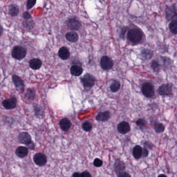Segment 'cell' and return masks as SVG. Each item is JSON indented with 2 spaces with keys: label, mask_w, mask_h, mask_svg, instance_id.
<instances>
[{
  "label": "cell",
  "mask_w": 177,
  "mask_h": 177,
  "mask_svg": "<svg viewBox=\"0 0 177 177\" xmlns=\"http://www.w3.org/2000/svg\"><path fill=\"white\" fill-rule=\"evenodd\" d=\"M142 32L139 29H132L128 32L127 38L132 43H138L142 40Z\"/></svg>",
  "instance_id": "1"
},
{
  "label": "cell",
  "mask_w": 177,
  "mask_h": 177,
  "mask_svg": "<svg viewBox=\"0 0 177 177\" xmlns=\"http://www.w3.org/2000/svg\"><path fill=\"white\" fill-rule=\"evenodd\" d=\"M26 54L27 50L26 49L20 46L14 47L11 51L12 57L17 60H21L24 59L26 57Z\"/></svg>",
  "instance_id": "2"
},
{
  "label": "cell",
  "mask_w": 177,
  "mask_h": 177,
  "mask_svg": "<svg viewBox=\"0 0 177 177\" xmlns=\"http://www.w3.org/2000/svg\"><path fill=\"white\" fill-rule=\"evenodd\" d=\"M81 82L85 89H90L95 84L96 79L91 74H87L81 78Z\"/></svg>",
  "instance_id": "3"
},
{
  "label": "cell",
  "mask_w": 177,
  "mask_h": 177,
  "mask_svg": "<svg viewBox=\"0 0 177 177\" xmlns=\"http://www.w3.org/2000/svg\"><path fill=\"white\" fill-rule=\"evenodd\" d=\"M141 91L144 95L148 98H151L154 95V87L150 82H145L142 85Z\"/></svg>",
  "instance_id": "4"
},
{
  "label": "cell",
  "mask_w": 177,
  "mask_h": 177,
  "mask_svg": "<svg viewBox=\"0 0 177 177\" xmlns=\"http://www.w3.org/2000/svg\"><path fill=\"white\" fill-rule=\"evenodd\" d=\"M113 62L112 59L108 56H104L100 60V66L104 70H110L113 66Z\"/></svg>",
  "instance_id": "5"
},
{
  "label": "cell",
  "mask_w": 177,
  "mask_h": 177,
  "mask_svg": "<svg viewBox=\"0 0 177 177\" xmlns=\"http://www.w3.org/2000/svg\"><path fill=\"white\" fill-rule=\"evenodd\" d=\"M172 85L171 83H165L162 85L158 89L160 95L168 96L172 94Z\"/></svg>",
  "instance_id": "6"
},
{
  "label": "cell",
  "mask_w": 177,
  "mask_h": 177,
  "mask_svg": "<svg viewBox=\"0 0 177 177\" xmlns=\"http://www.w3.org/2000/svg\"><path fill=\"white\" fill-rule=\"evenodd\" d=\"M67 25L72 30H78L82 27V23L78 19L75 18H69L67 21Z\"/></svg>",
  "instance_id": "7"
},
{
  "label": "cell",
  "mask_w": 177,
  "mask_h": 177,
  "mask_svg": "<svg viewBox=\"0 0 177 177\" xmlns=\"http://www.w3.org/2000/svg\"><path fill=\"white\" fill-rule=\"evenodd\" d=\"M33 161L35 164L43 166L46 164L47 159L46 155L42 153H37L34 155Z\"/></svg>",
  "instance_id": "8"
},
{
  "label": "cell",
  "mask_w": 177,
  "mask_h": 177,
  "mask_svg": "<svg viewBox=\"0 0 177 177\" xmlns=\"http://www.w3.org/2000/svg\"><path fill=\"white\" fill-rule=\"evenodd\" d=\"M18 139L21 144L28 145L33 143L30 135L27 132H21L19 134Z\"/></svg>",
  "instance_id": "9"
},
{
  "label": "cell",
  "mask_w": 177,
  "mask_h": 177,
  "mask_svg": "<svg viewBox=\"0 0 177 177\" xmlns=\"http://www.w3.org/2000/svg\"><path fill=\"white\" fill-rule=\"evenodd\" d=\"M3 107L7 109H13L17 106V99L15 97H11L10 99H5L2 103Z\"/></svg>",
  "instance_id": "10"
},
{
  "label": "cell",
  "mask_w": 177,
  "mask_h": 177,
  "mask_svg": "<svg viewBox=\"0 0 177 177\" xmlns=\"http://www.w3.org/2000/svg\"><path fill=\"white\" fill-rule=\"evenodd\" d=\"M131 130V126L127 122L122 121L117 125V131L122 134H126Z\"/></svg>",
  "instance_id": "11"
},
{
  "label": "cell",
  "mask_w": 177,
  "mask_h": 177,
  "mask_svg": "<svg viewBox=\"0 0 177 177\" xmlns=\"http://www.w3.org/2000/svg\"><path fill=\"white\" fill-rule=\"evenodd\" d=\"M12 80L15 86L17 89L22 90L24 88V83L23 80L16 75H13L12 76Z\"/></svg>",
  "instance_id": "12"
},
{
  "label": "cell",
  "mask_w": 177,
  "mask_h": 177,
  "mask_svg": "<svg viewBox=\"0 0 177 177\" xmlns=\"http://www.w3.org/2000/svg\"><path fill=\"white\" fill-rule=\"evenodd\" d=\"M29 153L28 148L24 146H19L15 151L16 155L20 158H24L27 156Z\"/></svg>",
  "instance_id": "13"
},
{
  "label": "cell",
  "mask_w": 177,
  "mask_h": 177,
  "mask_svg": "<svg viewBox=\"0 0 177 177\" xmlns=\"http://www.w3.org/2000/svg\"><path fill=\"white\" fill-rule=\"evenodd\" d=\"M60 127L62 131L64 132H68L69 131L71 126V121L68 118H65L62 119L60 121Z\"/></svg>",
  "instance_id": "14"
},
{
  "label": "cell",
  "mask_w": 177,
  "mask_h": 177,
  "mask_svg": "<svg viewBox=\"0 0 177 177\" xmlns=\"http://www.w3.org/2000/svg\"><path fill=\"white\" fill-rule=\"evenodd\" d=\"M58 56L62 60H66L70 57V52L67 47H62L58 51Z\"/></svg>",
  "instance_id": "15"
},
{
  "label": "cell",
  "mask_w": 177,
  "mask_h": 177,
  "mask_svg": "<svg viewBox=\"0 0 177 177\" xmlns=\"http://www.w3.org/2000/svg\"><path fill=\"white\" fill-rule=\"evenodd\" d=\"M166 18L168 20H170L177 16L175 7L174 6L168 7L166 10Z\"/></svg>",
  "instance_id": "16"
},
{
  "label": "cell",
  "mask_w": 177,
  "mask_h": 177,
  "mask_svg": "<svg viewBox=\"0 0 177 177\" xmlns=\"http://www.w3.org/2000/svg\"><path fill=\"white\" fill-rule=\"evenodd\" d=\"M42 62L41 60L38 58H34L31 60L29 62V66L34 70H37L41 67Z\"/></svg>",
  "instance_id": "17"
},
{
  "label": "cell",
  "mask_w": 177,
  "mask_h": 177,
  "mask_svg": "<svg viewBox=\"0 0 177 177\" xmlns=\"http://www.w3.org/2000/svg\"><path fill=\"white\" fill-rule=\"evenodd\" d=\"M110 113L108 111L100 112L96 116V120L98 121L105 122L110 119Z\"/></svg>",
  "instance_id": "18"
},
{
  "label": "cell",
  "mask_w": 177,
  "mask_h": 177,
  "mask_svg": "<svg viewBox=\"0 0 177 177\" xmlns=\"http://www.w3.org/2000/svg\"><path fill=\"white\" fill-rule=\"evenodd\" d=\"M114 168L116 173L119 174L125 171V166L123 162L121 161L120 160H116L114 165Z\"/></svg>",
  "instance_id": "19"
},
{
  "label": "cell",
  "mask_w": 177,
  "mask_h": 177,
  "mask_svg": "<svg viewBox=\"0 0 177 177\" xmlns=\"http://www.w3.org/2000/svg\"><path fill=\"white\" fill-rule=\"evenodd\" d=\"M65 38L67 40L71 43H75L78 40V35L77 33L74 31L69 32L65 34Z\"/></svg>",
  "instance_id": "20"
},
{
  "label": "cell",
  "mask_w": 177,
  "mask_h": 177,
  "mask_svg": "<svg viewBox=\"0 0 177 177\" xmlns=\"http://www.w3.org/2000/svg\"><path fill=\"white\" fill-rule=\"evenodd\" d=\"M142 150L143 149L142 147L139 145H137L132 150V155L135 158L138 160L141 158L142 156Z\"/></svg>",
  "instance_id": "21"
},
{
  "label": "cell",
  "mask_w": 177,
  "mask_h": 177,
  "mask_svg": "<svg viewBox=\"0 0 177 177\" xmlns=\"http://www.w3.org/2000/svg\"><path fill=\"white\" fill-rule=\"evenodd\" d=\"M83 69L80 66L74 65L71 67V74L75 76H79L82 75V74L83 73Z\"/></svg>",
  "instance_id": "22"
},
{
  "label": "cell",
  "mask_w": 177,
  "mask_h": 177,
  "mask_svg": "<svg viewBox=\"0 0 177 177\" xmlns=\"http://www.w3.org/2000/svg\"><path fill=\"white\" fill-rule=\"evenodd\" d=\"M8 13L12 17L17 16L19 13V8L16 4H11L9 6Z\"/></svg>",
  "instance_id": "23"
},
{
  "label": "cell",
  "mask_w": 177,
  "mask_h": 177,
  "mask_svg": "<svg viewBox=\"0 0 177 177\" xmlns=\"http://www.w3.org/2000/svg\"><path fill=\"white\" fill-rule=\"evenodd\" d=\"M141 54L142 57L145 60H150L153 56V51L149 49H144L141 51Z\"/></svg>",
  "instance_id": "24"
},
{
  "label": "cell",
  "mask_w": 177,
  "mask_h": 177,
  "mask_svg": "<svg viewBox=\"0 0 177 177\" xmlns=\"http://www.w3.org/2000/svg\"><path fill=\"white\" fill-rule=\"evenodd\" d=\"M110 90L113 92H116L117 91H118L121 88L120 82L117 80H114L111 83V85H110Z\"/></svg>",
  "instance_id": "25"
},
{
  "label": "cell",
  "mask_w": 177,
  "mask_h": 177,
  "mask_svg": "<svg viewBox=\"0 0 177 177\" xmlns=\"http://www.w3.org/2000/svg\"><path fill=\"white\" fill-rule=\"evenodd\" d=\"M35 96V91L34 90L29 89L26 91V94H25V97L28 100L32 101L34 99Z\"/></svg>",
  "instance_id": "26"
},
{
  "label": "cell",
  "mask_w": 177,
  "mask_h": 177,
  "mask_svg": "<svg viewBox=\"0 0 177 177\" xmlns=\"http://www.w3.org/2000/svg\"><path fill=\"white\" fill-rule=\"evenodd\" d=\"M169 29L171 32L174 34H177V20H172L169 26Z\"/></svg>",
  "instance_id": "27"
},
{
  "label": "cell",
  "mask_w": 177,
  "mask_h": 177,
  "mask_svg": "<svg viewBox=\"0 0 177 177\" xmlns=\"http://www.w3.org/2000/svg\"><path fill=\"white\" fill-rule=\"evenodd\" d=\"M154 130L157 133H161L165 130V126L162 123H155L154 125Z\"/></svg>",
  "instance_id": "28"
},
{
  "label": "cell",
  "mask_w": 177,
  "mask_h": 177,
  "mask_svg": "<svg viewBox=\"0 0 177 177\" xmlns=\"http://www.w3.org/2000/svg\"><path fill=\"white\" fill-rule=\"evenodd\" d=\"M151 67L152 69L155 72L158 73L160 72V69H161V65L157 61L153 60L152 61L151 64Z\"/></svg>",
  "instance_id": "29"
},
{
  "label": "cell",
  "mask_w": 177,
  "mask_h": 177,
  "mask_svg": "<svg viewBox=\"0 0 177 177\" xmlns=\"http://www.w3.org/2000/svg\"><path fill=\"white\" fill-rule=\"evenodd\" d=\"M147 122L144 119H139L136 121V124L140 127L141 129L147 128Z\"/></svg>",
  "instance_id": "30"
},
{
  "label": "cell",
  "mask_w": 177,
  "mask_h": 177,
  "mask_svg": "<svg viewBox=\"0 0 177 177\" xmlns=\"http://www.w3.org/2000/svg\"><path fill=\"white\" fill-rule=\"evenodd\" d=\"M92 125L90 122L86 121L82 124V129L85 132H89L92 129Z\"/></svg>",
  "instance_id": "31"
},
{
  "label": "cell",
  "mask_w": 177,
  "mask_h": 177,
  "mask_svg": "<svg viewBox=\"0 0 177 177\" xmlns=\"http://www.w3.org/2000/svg\"><path fill=\"white\" fill-rule=\"evenodd\" d=\"M24 27L28 29H32L34 26V23L32 20H25L23 23Z\"/></svg>",
  "instance_id": "32"
},
{
  "label": "cell",
  "mask_w": 177,
  "mask_h": 177,
  "mask_svg": "<svg viewBox=\"0 0 177 177\" xmlns=\"http://www.w3.org/2000/svg\"><path fill=\"white\" fill-rule=\"evenodd\" d=\"M36 2H37V0H28L27 5H26L28 10L31 9L35 5Z\"/></svg>",
  "instance_id": "33"
},
{
  "label": "cell",
  "mask_w": 177,
  "mask_h": 177,
  "mask_svg": "<svg viewBox=\"0 0 177 177\" xmlns=\"http://www.w3.org/2000/svg\"><path fill=\"white\" fill-rule=\"evenodd\" d=\"M102 164H103V162H102V160H101L99 158H95L94 161V165L97 167H100L102 166Z\"/></svg>",
  "instance_id": "34"
},
{
  "label": "cell",
  "mask_w": 177,
  "mask_h": 177,
  "mask_svg": "<svg viewBox=\"0 0 177 177\" xmlns=\"http://www.w3.org/2000/svg\"><path fill=\"white\" fill-rule=\"evenodd\" d=\"M23 17L24 20H29L32 18V16L28 11H25L23 13Z\"/></svg>",
  "instance_id": "35"
},
{
  "label": "cell",
  "mask_w": 177,
  "mask_h": 177,
  "mask_svg": "<svg viewBox=\"0 0 177 177\" xmlns=\"http://www.w3.org/2000/svg\"><path fill=\"white\" fill-rule=\"evenodd\" d=\"M81 175V177H92L91 174H90L88 171H84L82 172Z\"/></svg>",
  "instance_id": "36"
},
{
  "label": "cell",
  "mask_w": 177,
  "mask_h": 177,
  "mask_svg": "<svg viewBox=\"0 0 177 177\" xmlns=\"http://www.w3.org/2000/svg\"><path fill=\"white\" fill-rule=\"evenodd\" d=\"M118 177H131V176L128 172L123 171L118 174Z\"/></svg>",
  "instance_id": "37"
},
{
  "label": "cell",
  "mask_w": 177,
  "mask_h": 177,
  "mask_svg": "<svg viewBox=\"0 0 177 177\" xmlns=\"http://www.w3.org/2000/svg\"><path fill=\"white\" fill-rule=\"evenodd\" d=\"M126 31H127V29H126V27H124V28H123L121 32V34H120V37H121L122 38H124Z\"/></svg>",
  "instance_id": "38"
},
{
  "label": "cell",
  "mask_w": 177,
  "mask_h": 177,
  "mask_svg": "<svg viewBox=\"0 0 177 177\" xmlns=\"http://www.w3.org/2000/svg\"><path fill=\"white\" fill-rule=\"evenodd\" d=\"M148 151L147 149H144L143 150H142V156H144V157H147L148 156Z\"/></svg>",
  "instance_id": "39"
},
{
  "label": "cell",
  "mask_w": 177,
  "mask_h": 177,
  "mask_svg": "<svg viewBox=\"0 0 177 177\" xmlns=\"http://www.w3.org/2000/svg\"><path fill=\"white\" fill-rule=\"evenodd\" d=\"M72 177H81V174L80 173L75 172L72 175Z\"/></svg>",
  "instance_id": "40"
},
{
  "label": "cell",
  "mask_w": 177,
  "mask_h": 177,
  "mask_svg": "<svg viewBox=\"0 0 177 177\" xmlns=\"http://www.w3.org/2000/svg\"><path fill=\"white\" fill-rule=\"evenodd\" d=\"M158 177H167V176L165 175H163V174H161V175H158Z\"/></svg>",
  "instance_id": "41"
}]
</instances>
